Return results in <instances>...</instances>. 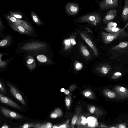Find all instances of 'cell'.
I'll return each instance as SVG.
<instances>
[{
    "label": "cell",
    "mask_w": 128,
    "mask_h": 128,
    "mask_svg": "<svg viewBox=\"0 0 128 128\" xmlns=\"http://www.w3.org/2000/svg\"><path fill=\"white\" fill-rule=\"evenodd\" d=\"M128 27V22L121 30L117 33L112 34L102 31L101 36L104 44H108L118 39H124L128 37V33L125 31Z\"/></svg>",
    "instance_id": "obj_1"
},
{
    "label": "cell",
    "mask_w": 128,
    "mask_h": 128,
    "mask_svg": "<svg viewBox=\"0 0 128 128\" xmlns=\"http://www.w3.org/2000/svg\"><path fill=\"white\" fill-rule=\"evenodd\" d=\"M109 52L115 58L121 55L128 54V42H120L118 45L112 47Z\"/></svg>",
    "instance_id": "obj_2"
},
{
    "label": "cell",
    "mask_w": 128,
    "mask_h": 128,
    "mask_svg": "<svg viewBox=\"0 0 128 128\" xmlns=\"http://www.w3.org/2000/svg\"><path fill=\"white\" fill-rule=\"evenodd\" d=\"M101 20V16L98 13H93L87 14L80 18L78 20L79 23L88 22L92 25L96 26Z\"/></svg>",
    "instance_id": "obj_3"
},
{
    "label": "cell",
    "mask_w": 128,
    "mask_h": 128,
    "mask_svg": "<svg viewBox=\"0 0 128 128\" xmlns=\"http://www.w3.org/2000/svg\"><path fill=\"white\" fill-rule=\"evenodd\" d=\"M81 37L93 50L95 55L97 56L98 54L97 48L91 38L87 33L84 32H79Z\"/></svg>",
    "instance_id": "obj_4"
},
{
    "label": "cell",
    "mask_w": 128,
    "mask_h": 128,
    "mask_svg": "<svg viewBox=\"0 0 128 128\" xmlns=\"http://www.w3.org/2000/svg\"><path fill=\"white\" fill-rule=\"evenodd\" d=\"M113 90L116 94V99H124L128 98V89L121 86H117L113 88Z\"/></svg>",
    "instance_id": "obj_5"
},
{
    "label": "cell",
    "mask_w": 128,
    "mask_h": 128,
    "mask_svg": "<svg viewBox=\"0 0 128 128\" xmlns=\"http://www.w3.org/2000/svg\"><path fill=\"white\" fill-rule=\"evenodd\" d=\"M99 5L101 10H106L118 6V0H104L100 2Z\"/></svg>",
    "instance_id": "obj_6"
},
{
    "label": "cell",
    "mask_w": 128,
    "mask_h": 128,
    "mask_svg": "<svg viewBox=\"0 0 128 128\" xmlns=\"http://www.w3.org/2000/svg\"><path fill=\"white\" fill-rule=\"evenodd\" d=\"M65 8L66 12L71 16L78 14L79 10L78 5L76 3H68L66 4Z\"/></svg>",
    "instance_id": "obj_7"
},
{
    "label": "cell",
    "mask_w": 128,
    "mask_h": 128,
    "mask_svg": "<svg viewBox=\"0 0 128 128\" xmlns=\"http://www.w3.org/2000/svg\"><path fill=\"white\" fill-rule=\"evenodd\" d=\"M0 108L1 113L6 117L14 119H21L23 118V116L19 114L4 107H1Z\"/></svg>",
    "instance_id": "obj_8"
},
{
    "label": "cell",
    "mask_w": 128,
    "mask_h": 128,
    "mask_svg": "<svg viewBox=\"0 0 128 128\" xmlns=\"http://www.w3.org/2000/svg\"><path fill=\"white\" fill-rule=\"evenodd\" d=\"M0 98L1 101L4 103L18 109H21V107L17 104L1 94H0Z\"/></svg>",
    "instance_id": "obj_9"
},
{
    "label": "cell",
    "mask_w": 128,
    "mask_h": 128,
    "mask_svg": "<svg viewBox=\"0 0 128 128\" xmlns=\"http://www.w3.org/2000/svg\"><path fill=\"white\" fill-rule=\"evenodd\" d=\"M7 84L10 87L11 92L13 96L23 105L25 106L26 104L25 102L18 90L9 83Z\"/></svg>",
    "instance_id": "obj_10"
},
{
    "label": "cell",
    "mask_w": 128,
    "mask_h": 128,
    "mask_svg": "<svg viewBox=\"0 0 128 128\" xmlns=\"http://www.w3.org/2000/svg\"><path fill=\"white\" fill-rule=\"evenodd\" d=\"M117 11L116 9L110 10L107 12L106 15L104 18L103 22L105 24H106L110 21L114 19L116 16Z\"/></svg>",
    "instance_id": "obj_11"
},
{
    "label": "cell",
    "mask_w": 128,
    "mask_h": 128,
    "mask_svg": "<svg viewBox=\"0 0 128 128\" xmlns=\"http://www.w3.org/2000/svg\"><path fill=\"white\" fill-rule=\"evenodd\" d=\"M111 66L108 64H103L99 65L96 68L97 70L104 75L108 74L110 69Z\"/></svg>",
    "instance_id": "obj_12"
},
{
    "label": "cell",
    "mask_w": 128,
    "mask_h": 128,
    "mask_svg": "<svg viewBox=\"0 0 128 128\" xmlns=\"http://www.w3.org/2000/svg\"><path fill=\"white\" fill-rule=\"evenodd\" d=\"M124 6L122 12V18L125 22L128 20V0H125Z\"/></svg>",
    "instance_id": "obj_13"
},
{
    "label": "cell",
    "mask_w": 128,
    "mask_h": 128,
    "mask_svg": "<svg viewBox=\"0 0 128 128\" xmlns=\"http://www.w3.org/2000/svg\"><path fill=\"white\" fill-rule=\"evenodd\" d=\"M87 123L88 126L90 127H94L98 125L97 120L94 117L90 116L88 118Z\"/></svg>",
    "instance_id": "obj_14"
},
{
    "label": "cell",
    "mask_w": 128,
    "mask_h": 128,
    "mask_svg": "<svg viewBox=\"0 0 128 128\" xmlns=\"http://www.w3.org/2000/svg\"><path fill=\"white\" fill-rule=\"evenodd\" d=\"M104 95L109 98H116V94L113 90L112 91L108 89H106L104 90Z\"/></svg>",
    "instance_id": "obj_15"
},
{
    "label": "cell",
    "mask_w": 128,
    "mask_h": 128,
    "mask_svg": "<svg viewBox=\"0 0 128 128\" xmlns=\"http://www.w3.org/2000/svg\"><path fill=\"white\" fill-rule=\"evenodd\" d=\"M104 29L109 33L114 34L120 32L122 29L117 27H106Z\"/></svg>",
    "instance_id": "obj_16"
},
{
    "label": "cell",
    "mask_w": 128,
    "mask_h": 128,
    "mask_svg": "<svg viewBox=\"0 0 128 128\" xmlns=\"http://www.w3.org/2000/svg\"><path fill=\"white\" fill-rule=\"evenodd\" d=\"M80 50L83 56L86 58H88L90 56L89 52L86 47L84 45H81Z\"/></svg>",
    "instance_id": "obj_17"
},
{
    "label": "cell",
    "mask_w": 128,
    "mask_h": 128,
    "mask_svg": "<svg viewBox=\"0 0 128 128\" xmlns=\"http://www.w3.org/2000/svg\"><path fill=\"white\" fill-rule=\"evenodd\" d=\"M31 15L33 20L36 23L38 24H42V22L38 16L34 12H32Z\"/></svg>",
    "instance_id": "obj_18"
},
{
    "label": "cell",
    "mask_w": 128,
    "mask_h": 128,
    "mask_svg": "<svg viewBox=\"0 0 128 128\" xmlns=\"http://www.w3.org/2000/svg\"><path fill=\"white\" fill-rule=\"evenodd\" d=\"M52 127V124L50 122H48L42 124H39L34 128H51Z\"/></svg>",
    "instance_id": "obj_19"
},
{
    "label": "cell",
    "mask_w": 128,
    "mask_h": 128,
    "mask_svg": "<svg viewBox=\"0 0 128 128\" xmlns=\"http://www.w3.org/2000/svg\"><path fill=\"white\" fill-rule=\"evenodd\" d=\"M38 60L42 63H44L47 60V58L45 56L43 55H39L37 57Z\"/></svg>",
    "instance_id": "obj_20"
},
{
    "label": "cell",
    "mask_w": 128,
    "mask_h": 128,
    "mask_svg": "<svg viewBox=\"0 0 128 128\" xmlns=\"http://www.w3.org/2000/svg\"><path fill=\"white\" fill-rule=\"evenodd\" d=\"M122 76V74L119 72H117L114 73L112 76V79L116 80L120 78Z\"/></svg>",
    "instance_id": "obj_21"
},
{
    "label": "cell",
    "mask_w": 128,
    "mask_h": 128,
    "mask_svg": "<svg viewBox=\"0 0 128 128\" xmlns=\"http://www.w3.org/2000/svg\"><path fill=\"white\" fill-rule=\"evenodd\" d=\"M76 34V32L74 34H73L70 38L71 45L72 46H73L76 44L75 37Z\"/></svg>",
    "instance_id": "obj_22"
},
{
    "label": "cell",
    "mask_w": 128,
    "mask_h": 128,
    "mask_svg": "<svg viewBox=\"0 0 128 128\" xmlns=\"http://www.w3.org/2000/svg\"><path fill=\"white\" fill-rule=\"evenodd\" d=\"M64 43L65 45L64 48L65 50H67L68 49L72 46L70 38L65 40L64 41Z\"/></svg>",
    "instance_id": "obj_23"
},
{
    "label": "cell",
    "mask_w": 128,
    "mask_h": 128,
    "mask_svg": "<svg viewBox=\"0 0 128 128\" xmlns=\"http://www.w3.org/2000/svg\"><path fill=\"white\" fill-rule=\"evenodd\" d=\"M38 124L36 125L34 124H26L24 125L19 127V128H28L32 127H35L36 126L38 125Z\"/></svg>",
    "instance_id": "obj_24"
},
{
    "label": "cell",
    "mask_w": 128,
    "mask_h": 128,
    "mask_svg": "<svg viewBox=\"0 0 128 128\" xmlns=\"http://www.w3.org/2000/svg\"><path fill=\"white\" fill-rule=\"evenodd\" d=\"M10 15L18 19H21L22 18V16L20 14L12 12H10Z\"/></svg>",
    "instance_id": "obj_25"
},
{
    "label": "cell",
    "mask_w": 128,
    "mask_h": 128,
    "mask_svg": "<svg viewBox=\"0 0 128 128\" xmlns=\"http://www.w3.org/2000/svg\"><path fill=\"white\" fill-rule=\"evenodd\" d=\"M75 66L76 69L77 70H79L82 69V65L80 63L76 62H75Z\"/></svg>",
    "instance_id": "obj_26"
},
{
    "label": "cell",
    "mask_w": 128,
    "mask_h": 128,
    "mask_svg": "<svg viewBox=\"0 0 128 128\" xmlns=\"http://www.w3.org/2000/svg\"><path fill=\"white\" fill-rule=\"evenodd\" d=\"M117 24L114 22H110L107 24L108 27H116Z\"/></svg>",
    "instance_id": "obj_27"
},
{
    "label": "cell",
    "mask_w": 128,
    "mask_h": 128,
    "mask_svg": "<svg viewBox=\"0 0 128 128\" xmlns=\"http://www.w3.org/2000/svg\"><path fill=\"white\" fill-rule=\"evenodd\" d=\"M8 43V41L6 40H4L1 41L0 42V47H3L6 45Z\"/></svg>",
    "instance_id": "obj_28"
},
{
    "label": "cell",
    "mask_w": 128,
    "mask_h": 128,
    "mask_svg": "<svg viewBox=\"0 0 128 128\" xmlns=\"http://www.w3.org/2000/svg\"><path fill=\"white\" fill-rule=\"evenodd\" d=\"M82 120L81 122L82 125H85L87 124V120L86 118L82 116Z\"/></svg>",
    "instance_id": "obj_29"
},
{
    "label": "cell",
    "mask_w": 128,
    "mask_h": 128,
    "mask_svg": "<svg viewBox=\"0 0 128 128\" xmlns=\"http://www.w3.org/2000/svg\"><path fill=\"white\" fill-rule=\"evenodd\" d=\"M77 118V117L76 116H75L73 117L72 121V123L73 125H74L75 124Z\"/></svg>",
    "instance_id": "obj_30"
},
{
    "label": "cell",
    "mask_w": 128,
    "mask_h": 128,
    "mask_svg": "<svg viewBox=\"0 0 128 128\" xmlns=\"http://www.w3.org/2000/svg\"><path fill=\"white\" fill-rule=\"evenodd\" d=\"M58 115L52 112L50 115V117L52 118H58Z\"/></svg>",
    "instance_id": "obj_31"
},
{
    "label": "cell",
    "mask_w": 128,
    "mask_h": 128,
    "mask_svg": "<svg viewBox=\"0 0 128 128\" xmlns=\"http://www.w3.org/2000/svg\"><path fill=\"white\" fill-rule=\"evenodd\" d=\"M116 128H126V127L125 125L124 124H120L117 125Z\"/></svg>",
    "instance_id": "obj_32"
},
{
    "label": "cell",
    "mask_w": 128,
    "mask_h": 128,
    "mask_svg": "<svg viewBox=\"0 0 128 128\" xmlns=\"http://www.w3.org/2000/svg\"><path fill=\"white\" fill-rule=\"evenodd\" d=\"M34 60L33 58H30L27 61V63L28 64H32L34 62Z\"/></svg>",
    "instance_id": "obj_33"
},
{
    "label": "cell",
    "mask_w": 128,
    "mask_h": 128,
    "mask_svg": "<svg viewBox=\"0 0 128 128\" xmlns=\"http://www.w3.org/2000/svg\"><path fill=\"white\" fill-rule=\"evenodd\" d=\"M66 103L67 106H70V100L68 98L66 99Z\"/></svg>",
    "instance_id": "obj_34"
},
{
    "label": "cell",
    "mask_w": 128,
    "mask_h": 128,
    "mask_svg": "<svg viewBox=\"0 0 128 128\" xmlns=\"http://www.w3.org/2000/svg\"><path fill=\"white\" fill-rule=\"evenodd\" d=\"M0 90L1 92H4V90L3 87L1 82L0 83Z\"/></svg>",
    "instance_id": "obj_35"
},
{
    "label": "cell",
    "mask_w": 128,
    "mask_h": 128,
    "mask_svg": "<svg viewBox=\"0 0 128 128\" xmlns=\"http://www.w3.org/2000/svg\"><path fill=\"white\" fill-rule=\"evenodd\" d=\"M96 108L94 106L92 107L90 110V112L91 113L93 114L94 113L95 111Z\"/></svg>",
    "instance_id": "obj_36"
},
{
    "label": "cell",
    "mask_w": 128,
    "mask_h": 128,
    "mask_svg": "<svg viewBox=\"0 0 128 128\" xmlns=\"http://www.w3.org/2000/svg\"><path fill=\"white\" fill-rule=\"evenodd\" d=\"M92 94L91 92H86L85 94V96L86 97H88L89 96H90Z\"/></svg>",
    "instance_id": "obj_37"
},
{
    "label": "cell",
    "mask_w": 128,
    "mask_h": 128,
    "mask_svg": "<svg viewBox=\"0 0 128 128\" xmlns=\"http://www.w3.org/2000/svg\"><path fill=\"white\" fill-rule=\"evenodd\" d=\"M64 92L67 95L69 94L70 93L69 91L68 90H65Z\"/></svg>",
    "instance_id": "obj_38"
},
{
    "label": "cell",
    "mask_w": 128,
    "mask_h": 128,
    "mask_svg": "<svg viewBox=\"0 0 128 128\" xmlns=\"http://www.w3.org/2000/svg\"><path fill=\"white\" fill-rule=\"evenodd\" d=\"M67 127L66 125L64 124L60 126L58 128H66Z\"/></svg>",
    "instance_id": "obj_39"
},
{
    "label": "cell",
    "mask_w": 128,
    "mask_h": 128,
    "mask_svg": "<svg viewBox=\"0 0 128 128\" xmlns=\"http://www.w3.org/2000/svg\"><path fill=\"white\" fill-rule=\"evenodd\" d=\"M9 128V126L6 125H4L2 126V128Z\"/></svg>",
    "instance_id": "obj_40"
},
{
    "label": "cell",
    "mask_w": 128,
    "mask_h": 128,
    "mask_svg": "<svg viewBox=\"0 0 128 128\" xmlns=\"http://www.w3.org/2000/svg\"><path fill=\"white\" fill-rule=\"evenodd\" d=\"M65 90L64 88H62L61 89L60 91L62 92H64L65 91Z\"/></svg>",
    "instance_id": "obj_41"
},
{
    "label": "cell",
    "mask_w": 128,
    "mask_h": 128,
    "mask_svg": "<svg viewBox=\"0 0 128 128\" xmlns=\"http://www.w3.org/2000/svg\"><path fill=\"white\" fill-rule=\"evenodd\" d=\"M53 128H58V127L57 126H54Z\"/></svg>",
    "instance_id": "obj_42"
}]
</instances>
